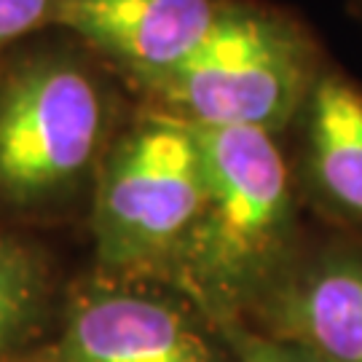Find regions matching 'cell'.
I'll return each mask as SVG.
<instances>
[{
    "mask_svg": "<svg viewBox=\"0 0 362 362\" xmlns=\"http://www.w3.org/2000/svg\"><path fill=\"white\" fill-rule=\"evenodd\" d=\"M57 0H0V59L40 30L54 27Z\"/></svg>",
    "mask_w": 362,
    "mask_h": 362,
    "instance_id": "obj_11",
    "label": "cell"
},
{
    "mask_svg": "<svg viewBox=\"0 0 362 362\" xmlns=\"http://www.w3.org/2000/svg\"><path fill=\"white\" fill-rule=\"evenodd\" d=\"M218 325L167 282L97 274L70 296L35 362H228Z\"/></svg>",
    "mask_w": 362,
    "mask_h": 362,
    "instance_id": "obj_5",
    "label": "cell"
},
{
    "mask_svg": "<svg viewBox=\"0 0 362 362\" xmlns=\"http://www.w3.org/2000/svg\"><path fill=\"white\" fill-rule=\"evenodd\" d=\"M215 325L228 344L233 362H327L300 346L266 336L242 320H223Z\"/></svg>",
    "mask_w": 362,
    "mask_h": 362,
    "instance_id": "obj_10",
    "label": "cell"
},
{
    "mask_svg": "<svg viewBox=\"0 0 362 362\" xmlns=\"http://www.w3.org/2000/svg\"><path fill=\"white\" fill-rule=\"evenodd\" d=\"M327 65L300 19L252 0H226L199 49L143 94L148 107L191 127L279 137L296 127Z\"/></svg>",
    "mask_w": 362,
    "mask_h": 362,
    "instance_id": "obj_3",
    "label": "cell"
},
{
    "mask_svg": "<svg viewBox=\"0 0 362 362\" xmlns=\"http://www.w3.org/2000/svg\"><path fill=\"white\" fill-rule=\"evenodd\" d=\"M226 0H57L54 27L148 89L199 49Z\"/></svg>",
    "mask_w": 362,
    "mask_h": 362,
    "instance_id": "obj_7",
    "label": "cell"
},
{
    "mask_svg": "<svg viewBox=\"0 0 362 362\" xmlns=\"http://www.w3.org/2000/svg\"><path fill=\"white\" fill-rule=\"evenodd\" d=\"M300 202L344 236L362 239V86L327 65L296 121Z\"/></svg>",
    "mask_w": 362,
    "mask_h": 362,
    "instance_id": "obj_8",
    "label": "cell"
},
{
    "mask_svg": "<svg viewBox=\"0 0 362 362\" xmlns=\"http://www.w3.org/2000/svg\"><path fill=\"white\" fill-rule=\"evenodd\" d=\"M52 300L46 258L0 226V362L27 360L49 327Z\"/></svg>",
    "mask_w": 362,
    "mask_h": 362,
    "instance_id": "obj_9",
    "label": "cell"
},
{
    "mask_svg": "<svg viewBox=\"0 0 362 362\" xmlns=\"http://www.w3.org/2000/svg\"><path fill=\"white\" fill-rule=\"evenodd\" d=\"M247 317L327 362H362V239L306 245Z\"/></svg>",
    "mask_w": 362,
    "mask_h": 362,
    "instance_id": "obj_6",
    "label": "cell"
},
{
    "mask_svg": "<svg viewBox=\"0 0 362 362\" xmlns=\"http://www.w3.org/2000/svg\"><path fill=\"white\" fill-rule=\"evenodd\" d=\"M204 202L196 127L161 110L121 124L91 188V236L103 274L161 279Z\"/></svg>",
    "mask_w": 362,
    "mask_h": 362,
    "instance_id": "obj_4",
    "label": "cell"
},
{
    "mask_svg": "<svg viewBox=\"0 0 362 362\" xmlns=\"http://www.w3.org/2000/svg\"><path fill=\"white\" fill-rule=\"evenodd\" d=\"M357 6H360V13H362V0H357Z\"/></svg>",
    "mask_w": 362,
    "mask_h": 362,
    "instance_id": "obj_12",
    "label": "cell"
},
{
    "mask_svg": "<svg viewBox=\"0 0 362 362\" xmlns=\"http://www.w3.org/2000/svg\"><path fill=\"white\" fill-rule=\"evenodd\" d=\"M196 132L204 148V202L158 282L180 290L212 322L242 320L306 247L296 172L269 132Z\"/></svg>",
    "mask_w": 362,
    "mask_h": 362,
    "instance_id": "obj_1",
    "label": "cell"
},
{
    "mask_svg": "<svg viewBox=\"0 0 362 362\" xmlns=\"http://www.w3.org/2000/svg\"><path fill=\"white\" fill-rule=\"evenodd\" d=\"M97 62L76 40L19 43L0 59V218L49 215L94 188L121 129Z\"/></svg>",
    "mask_w": 362,
    "mask_h": 362,
    "instance_id": "obj_2",
    "label": "cell"
}]
</instances>
